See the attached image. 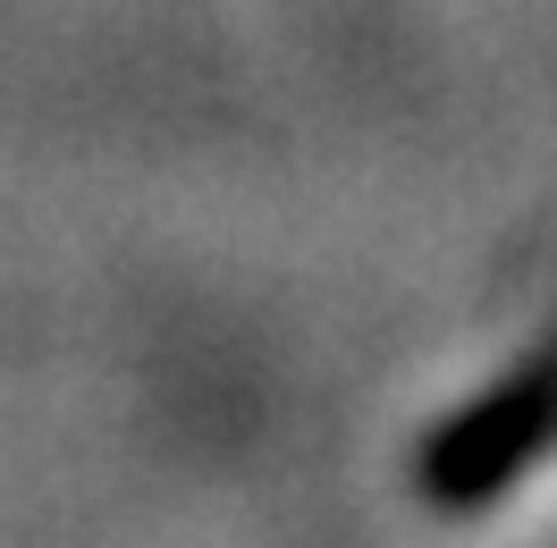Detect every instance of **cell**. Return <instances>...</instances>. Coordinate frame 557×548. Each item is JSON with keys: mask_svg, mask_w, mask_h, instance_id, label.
Returning a JSON list of instances; mask_svg holds the SVG:
<instances>
[{"mask_svg": "<svg viewBox=\"0 0 557 548\" xmlns=\"http://www.w3.org/2000/svg\"><path fill=\"white\" fill-rule=\"evenodd\" d=\"M557 447V338L532 354V363H516V372L490 388L482 406H465L431 439V456H422V498L431 507H482V498H498L507 481L532 464V456H549Z\"/></svg>", "mask_w": 557, "mask_h": 548, "instance_id": "cell-1", "label": "cell"}]
</instances>
